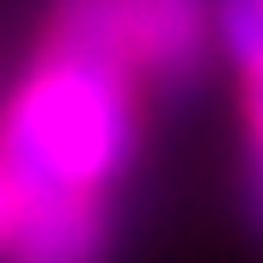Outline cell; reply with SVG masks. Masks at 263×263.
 <instances>
[{
  "label": "cell",
  "mask_w": 263,
  "mask_h": 263,
  "mask_svg": "<svg viewBox=\"0 0 263 263\" xmlns=\"http://www.w3.org/2000/svg\"><path fill=\"white\" fill-rule=\"evenodd\" d=\"M12 263H98L104 257V202L98 190H67V196L25 202L12 239Z\"/></svg>",
  "instance_id": "2"
},
{
  "label": "cell",
  "mask_w": 263,
  "mask_h": 263,
  "mask_svg": "<svg viewBox=\"0 0 263 263\" xmlns=\"http://www.w3.org/2000/svg\"><path fill=\"white\" fill-rule=\"evenodd\" d=\"M129 153V62L92 43L49 37L37 73L6 110L0 165L18 196L98 190Z\"/></svg>",
  "instance_id": "1"
},
{
  "label": "cell",
  "mask_w": 263,
  "mask_h": 263,
  "mask_svg": "<svg viewBox=\"0 0 263 263\" xmlns=\"http://www.w3.org/2000/svg\"><path fill=\"white\" fill-rule=\"evenodd\" d=\"M123 12H129L135 62L159 67V73H190L202 62V37H208L202 0H123Z\"/></svg>",
  "instance_id": "3"
},
{
  "label": "cell",
  "mask_w": 263,
  "mask_h": 263,
  "mask_svg": "<svg viewBox=\"0 0 263 263\" xmlns=\"http://www.w3.org/2000/svg\"><path fill=\"white\" fill-rule=\"evenodd\" d=\"M18 214H25V196H18V184L6 178V165H0V245L12 239V227H18Z\"/></svg>",
  "instance_id": "5"
},
{
  "label": "cell",
  "mask_w": 263,
  "mask_h": 263,
  "mask_svg": "<svg viewBox=\"0 0 263 263\" xmlns=\"http://www.w3.org/2000/svg\"><path fill=\"white\" fill-rule=\"evenodd\" d=\"M251 80V129H257V147H263V73H245Z\"/></svg>",
  "instance_id": "6"
},
{
  "label": "cell",
  "mask_w": 263,
  "mask_h": 263,
  "mask_svg": "<svg viewBox=\"0 0 263 263\" xmlns=\"http://www.w3.org/2000/svg\"><path fill=\"white\" fill-rule=\"evenodd\" d=\"M220 43L239 55L245 73H263V0H214Z\"/></svg>",
  "instance_id": "4"
},
{
  "label": "cell",
  "mask_w": 263,
  "mask_h": 263,
  "mask_svg": "<svg viewBox=\"0 0 263 263\" xmlns=\"http://www.w3.org/2000/svg\"><path fill=\"white\" fill-rule=\"evenodd\" d=\"M251 214L263 220V147H257V159H251Z\"/></svg>",
  "instance_id": "7"
}]
</instances>
